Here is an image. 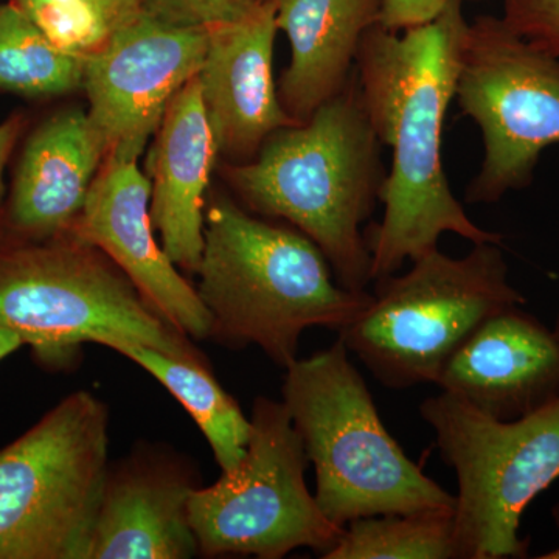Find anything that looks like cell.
Listing matches in <instances>:
<instances>
[{"instance_id": "cell-2", "label": "cell", "mask_w": 559, "mask_h": 559, "mask_svg": "<svg viewBox=\"0 0 559 559\" xmlns=\"http://www.w3.org/2000/svg\"><path fill=\"white\" fill-rule=\"evenodd\" d=\"M198 274L212 336L235 348L257 345L283 369L297 359L305 331L340 333L371 301V293L337 282L325 253L304 231L249 215L226 197L204 213Z\"/></svg>"}, {"instance_id": "cell-8", "label": "cell", "mask_w": 559, "mask_h": 559, "mask_svg": "<svg viewBox=\"0 0 559 559\" xmlns=\"http://www.w3.org/2000/svg\"><path fill=\"white\" fill-rule=\"evenodd\" d=\"M419 415L457 476L459 559L527 557L522 516L559 479V399L528 417L502 421L440 392L419 404Z\"/></svg>"}, {"instance_id": "cell-17", "label": "cell", "mask_w": 559, "mask_h": 559, "mask_svg": "<svg viewBox=\"0 0 559 559\" xmlns=\"http://www.w3.org/2000/svg\"><path fill=\"white\" fill-rule=\"evenodd\" d=\"M193 489L186 474L148 460L109 468L90 559H187L200 554L189 518Z\"/></svg>"}, {"instance_id": "cell-4", "label": "cell", "mask_w": 559, "mask_h": 559, "mask_svg": "<svg viewBox=\"0 0 559 559\" xmlns=\"http://www.w3.org/2000/svg\"><path fill=\"white\" fill-rule=\"evenodd\" d=\"M283 401L316 469V502L340 528L360 518L454 511L390 436L344 341L286 369Z\"/></svg>"}, {"instance_id": "cell-26", "label": "cell", "mask_w": 559, "mask_h": 559, "mask_svg": "<svg viewBox=\"0 0 559 559\" xmlns=\"http://www.w3.org/2000/svg\"><path fill=\"white\" fill-rule=\"evenodd\" d=\"M108 35L123 25L130 24L142 13V0H87Z\"/></svg>"}, {"instance_id": "cell-15", "label": "cell", "mask_w": 559, "mask_h": 559, "mask_svg": "<svg viewBox=\"0 0 559 559\" xmlns=\"http://www.w3.org/2000/svg\"><path fill=\"white\" fill-rule=\"evenodd\" d=\"M105 159V140L90 112L68 109L44 121L22 154L3 234L27 241L66 234Z\"/></svg>"}, {"instance_id": "cell-20", "label": "cell", "mask_w": 559, "mask_h": 559, "mask_svg": "<svg viewBox=\"0 0 559 559\" xmlns=\"http://www.w3.org/2000/svg\"><path fill=\"white\" fill-rule=\"evenodd\" d=\"M83 86V55L62 49L14 2L0 5V90L55 97Z\"/></svg>"}, {"instance_id": "cell-23", "label": "cell", "mask_w": 559, "mask_h": 559, "mask_svg": "<svg viewBox=\"0 0 559 559\" xmlns=\"http://www.w3.org/2000/svg\"><path fill=\"white\" fill-rule=\"evenodd\" d=\"M261 0H142V11L175 27L209 28L248 16Z\"/></svg>"}, {"instance_id": "cell-19", "label": "cell", "mask_w": 559, "mask_h": 559, "mask_svg": "<svg viewBox=\"0 0 559 559\" xmlns=\"http://www.w3.org/2000/svg\"><path fill=\"white\" fill-rule=\"evenodd\" d=\"M153 374L186 407L202 430L223 473L241 462L250 439V418L210 374L204 364L187 362L148 345L121 342L110 347Z\"/></svg>"}, {"instance_id": "cell-9", "label": "cell", "mask_w": 559, "mask_h": 559, "mask_svg": "<svg viewBox=\"0 0 559 559\" xmlns=\"http://www.w3.org/2000/svg\"><path fill=\"white\" fill-rule=\"evenodd\" d=\"M241 462L189 500L198 550L207 557L278 559L308 547L323 555L342 530L326 520L305 481L310 460L285 404L259 396Z\"/></svg>"}, {"instance_id": "cell-3", "label": "cell", "mask_w": 559, "mask_h": 559, "mask_svg": "<svg viewBox=\"0 0 559 559\" xmlns=\"http://www.w3.org/2000/svg\"><path fill=\"white\" fill-rule=\"evenodd\" d=\"M381 148L355 76L310 119L275 131L229 176L252 212L304 231L345 289L366 290L371 257L360 226L380 202L388 176Z\"/></svg>"}, {"instance_id": "cell-30", "label": "cell", "mask_w": 559, "mask_h": 559, "mask_svg": "<svg viewBox=\"0 0 559 559\" xmlns=\"http://www.w3.org/2000/svg\"><path fill=\"white\" fill-rule=\"evenodd\" d=\"M555 334L559 337V312L557 316V320H555V326H554Z\"/></svg>"}, {"instance_id": "cell-10", "label": "cell", "mask_w": 559, "mask_h": 559, "mask_svg": "<svg viewBox=\"0 0 559 559\" xmlns=\"http://www.w3.org/2000/svg\"><path fill=\"white\" fill-rule=\"evenodd\" d=\"M454 100L484 145L466 202L496 204L532 186L544 151L559 145V57L503 17H477L466 33Z\"/></svg>"}, {"instance_id": "cell-6", "label": "cell", "mask_w": 559, "mask_h": 559, "mask_svg": "<svg viewBox=\"0 0 559 559\" xmlns=\"http://www.w3.org/2000/svg\"><path fill=\"white\" fill-rule=\"evenodd\" d=\"M509 274L495 242L473 245L459 259L430 250L406 274L377 280L367 310L337 336L384 388L437 384L481 323L527 304Z\"/></svg>"}, {"instance_id": "cell-7", "label": "cell", "mask_w": 559, "mask_h": 559, "mask_svg": "<svg viewBox=\"0 0 559 559\" xmlns=\"http://www.w3.org/2000/svg\"><path fill=\"white\" fill-rule=\"evenodd\" d=\"M109 414L81 390L0 451V559H90Z\"/></svg>"}, {"instance_id": "cell-5", "label": "cell", "mask_w": 559, "mask_h": 559, "mask_svg": "<svg viewBox=\"0 0 559 559\" xmlns=\"http://www.w3.org/2000/svg\"><path fill=\"white\" fill-rule=\"evenodd\" d=\"M0 326L47 369L72 366L87 342L148 345L205 366L112 260L68 234L44 241L0 234Z\"/></svg>"}, {"instance_id": "cell-28", "label": "cell", "mask_w": 559, "mask_h": 559, "mask_svg": "<svg viewBox=\"0 0 559 559\" xmlns=\"http://www.w3.org/2000/svg\"><path fill=\"white\" fill-rule=\"evenodd\" d=\"M24 345L21 337L14 331L2 329L0 326V360L10 356L11 353L16 352L17 348Z\"/></svg>"}, {"instance_id": "cell-13", "label": "cell", "mask_w": 559, "mask_h": 559, "mask_svg": "<svg viewBox=\"0 0 559 559\" xmlns=\"http://www.w3.org/2000/svg\"><path fill=\"white\" fill-rule=\"evenodd\" d=\"M277 2L209 28L198 80L218 154L248 162L282 128L300 123L283 108L274 80Z\"/></svg>"}, {"instance_id": "cell-25", "label": "cell", "mask_w": 559, "mask_h": 559, "mask_svg": "<svg viewBox=\"0 0 559 559\" xmlns=\"http://www.w3.org/2000/svg\"><path fill=\"white\" fill-rule=\"evenodd\" d=\"M452 2L455 0H381L380 25L389 32L409 31L436 21Z\"/></svg>"}, {"instance_id": "cell-29", "label": "cell", "mask_w": 559, "mask_h": 559, "mask_svg": "<svg viewBox=\"0 0 559 559\" xmlns=\"http://www.w3.org/2000/svg\"><path fill=\"white\" fill-rule=\"evenodd\" d=\"M551 518H554L555 525H557V528L559 530V502L557 506L551 509ZM539 558L543 559H559V547L558 549L549 551V554L540 555Z\"/></svg>"}, {"instance_id": "cell-1", "label": "cell", "mask_w": 559, "mask_h": 559, "mask_svg": "<svg viewBox=\"0 0 559 559\" xmlns=\"http://www.w3.org/2000/svg\"><path fill=\"white\" fill-rule=\"evenodd\" d=\"M468 27L455 0L429 24L400 33L377 25L360 44L356 84L378 138L392 151L380 197L384 215L366 237L371 282L439 248L443 234L502 245V235L469 218L441 160Z\"/></svg>"}, {"instance_id": "cell-22", "label": "cell", "mask_w": 559, "mask_h": 559, "mask_svg": "<svg viewBox=\"0 0 559 559\" xmlns=\"http://www.w3.org/2000/svg\"><path fill=\"white\" fill-rule=\"evenodd\" d=\"M55 44L73 53L97 49L108 32L87 0H13Z\"/></svg>"}, {"instance_id": "cell-16", "label": "cell", "mask_w": 559, "mask_h": 559, "mask_svg": "<svg viewBox=\"0 0 559 559\" xmlns=\"http://www.w3.org/2000/svg\"><path fill=\"white\" fill-rule=\"evenodd\" d=\"M150 154V212L173 263L198 272L204 250V197L215 165V138L198 75L173 97Z\"/></svg>"}, {"instance_id": "cell-24", "label": "cell", "mask_w": 559, "mask_h": 559, "mask_svg": "<svg viewBox=\"0 0 559 559\" xmlns=\"http://www.w3.org/2000/svg\"><path fill=\"white\" fill-rule=\"evenodd\" d=\"M502 7L514 32L559 57V0H502Z\"/></svg>"}, {"instance_id": "cell-11", "label": "cell", "mask_w": 559, "mask_h": 559, "mask_svg": "<svg viewBox=\"0 0 559 559\" xmlns=\"http://www.w3.org/2000/svg\"><path fill=\"white\" fill-rule=\"evenodd\" d=\"M209 31L175 27L140 13L83 55L90 117L106 157L138 160L176 94L200 73Z\"/></svg>"}, {"instance_id": "cell-18", "label": "cell", "mask_w": 559, "mask_h": 559, "mask_svg": "<svg viewBox=\"0 0 559 559\" xmlns=\"http://www.w3.org/2000/svg\"><path fill=\"white\" fill-rule=\"evenodd\" d=\"M275 20L290 44L280 102L305 121L355 79L364 36L380 25L381 0H277Z\"/></svg>"}, {"instance_id": "cell-14", "label": "cell", "mask_w": 559, "mask_h": 559, "mask_svg": "<svg viewBox=\"0 0 559 559\" xmlns=\"http://www.w3.org/2000/svg\"><path fill=\"white\" fill-rule=\"evenodd\" d=\"M437 385L489 417L514 421L559 399V337L520 307L481 323Z\"/></svg>"}, {"instance_id": "cell-21", "label": "cell", "mask_w": 559, "mask_h": 559, "mask_svg": "<svg viewBox=\"0 0 559 559\" xmlns=\"http://www.w3.org/2000/svg\"><path fill=\"white\" fill-rule=\"evenodd\" d=\"M325 559H459L454 511L382 514L345 525Z\"/></svg>"}, {"instance_id": "cell-27", "label": "cell", "mask_w": 559, "mask_h": 559, "mask_svg": "<svg viewBox=\"0 0 559 559\" xmlns=\"http://www.w3.org/2000/svg\"><path fill=\"white\" fill-rule=\"evenodd\" d=\"M24 119L21 116L11 117L5 123L0 124V204H2L3 191V170L17 139H20Z\"/></svg>"}, {"instance_id": "cell-12", "label": "cell", "mask_w": 559, "mask_h": 559, "mask_svg": "<svg viewBox=\"0 0 559 559\" xmlns=\"http://www.w3.org/2000/svg\"><path fill=\"white\" fill-rule=\"evenodd\" d=\"M150 202L151 180L138 160L106 157L66 234L100 249L180 333L207 340L212 316L154 237Z\"/></svg>"}, {"instance_id": "cell-31", "label": "cell", "mask_w": 559, "mask_h": 559, "mask_svg": "<svg viewBox=\"0 0 559 559\" xmlns=\"http://www.w3.org/2000/svg\"><path fill=\"white\" fill-rule=\"evenodd\" d=\"M261 2H277V0H261Z\"/></svg>"}]
</instances>
